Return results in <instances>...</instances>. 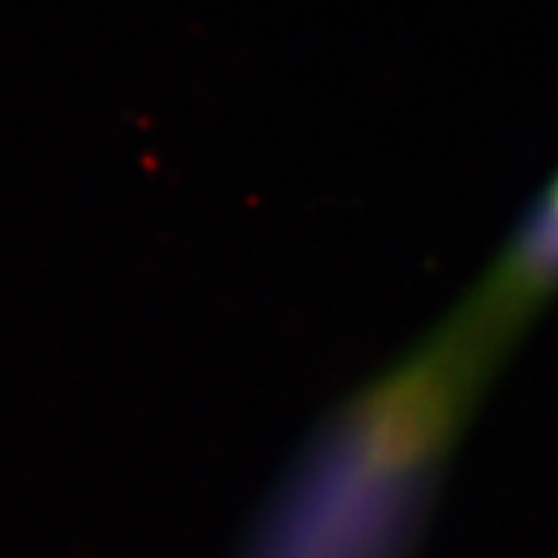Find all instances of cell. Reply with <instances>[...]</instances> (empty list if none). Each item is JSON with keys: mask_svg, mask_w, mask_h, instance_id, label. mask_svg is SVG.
I'll return each mask as SVG.
<instances>
[{"mask_svg": "<svg viewBox=\"0 0 558 558\" xmlns=\"http://www.w3.org/2000/svg\"><path fill=\"white\" fill-rule=\"evenodd\" d=\"M499 373L481 344L435 319L319 416L236 558H416Z\"/></svg>", "mask_w": 558, "mask_h": 558, "instance_id": "6da1fadb", "label": "cell"}, {"mask_svg": "<svg viewBox=\"0 0 558 558\" xmlns=\"http://www.w3.org/2000/svg\"><path fill=\"white\" fill-rule=\"evenodd\" d=\"M509 339H527L558 301V168L512 223L490 264L459 295Z\"/></svg>", "mask_w": 558, "mask_h": 558, "instance_id": "7a4b0ae2", "label": "cell"}]
</instances>
